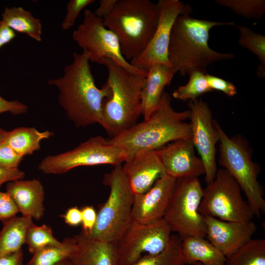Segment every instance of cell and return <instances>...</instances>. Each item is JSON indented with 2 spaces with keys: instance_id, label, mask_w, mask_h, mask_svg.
I'll list each match as a JSON object with an SVG mask.
<instances>
[{
  "instance_id": "obj_17",
  "label": "cell",
  "mask_w": 265,
  "mask_h": 265,
  "mask_svg": "<svg viewBox=\"0 0 265 265\" xmlns=\"http://www.w3.org/2000/svg\"><path fill=\"white\" fill-rule=\"evenodd\" d=\"M207 240L226 257L232 254L256 232L252 221H228L211 216H204Z\"/></svg>"
},
{
  "instance_id": "obj_33",
  "label": "cell",
  "mask_w": 265,
  "mask_h": 265,
  "mask_svg": "<svg viewBox=\"0 0 265 265\" xmlns=\"http://www.w3.org/2000/svg\"><path fill=\"white\" fill-rule=\"evenodd\" d=\"M95 1L94 0H70L67 4V12L61 26L63 30L73 27L81 10Z\"/></svg>"
},
{
  "instance_id": "obj_36",
  "label": "cell",
  "mask_w": 265,
  "mask_h": 265,
  "mask_svg": "<svg viewBox=\"0 0 265 265\" xmlns=\"http://www.w3.org/2000/svg\"><path fill=\"white\" fill-rule=\"evenodd\" d=\"M206 75L208 85L212 91H221L229 97H233L237 94V87L232 82L207 73Z\"/></svg>"
},
{
  "instance_id": "obj_8",
  "label": "cell",
  "mask_w": 265,
  "mask_h": 265,
  "mask_svg": "<svg viewBox=\"0 0 265 265\" xmlns=\"http://www.w3.org/2000/svg\"><path fill=\"white\" fill-rule=\"evenodd\" d=\"M241 191L236 180L225 169H217L214 179L203 189L199 212L204 216L223 221L252 220L254 215L242 198Z\"/></svg>"
},
{
  "instance_id": "obj_27",
  "label": "cell",
  "mask_w": 265,
  "mask_h": 265,
  "mask_svg": "<svg viewBox=\"0 0 265 265\" xmlns=\"http://www.w3.org/2000/svg\"><path fill=\"white\" fill-rule=\"evenodd\" d=\"M74 238H66L57 246L44 247L34 254L27 265H55L59 262L68 259L76 248Z\"/></svg>"
},
{
  "instance_id": "obj_45",
  "label": "cell",
  "mask_w": 265,
  "mask_h": 265,
  "mask_svg": "<svg viewBox=\"0 0 265 265\" xmlns=\"http://www.w3.org/2000/svg\"><path fill=\"white\" fill-rule=\"evenodd\" d=\"M55 265H72L69 261L68 259H66L65 260H63L57 264H56Z\"/></svg>"
},
{
  "instance_id": "obj_32",
  "label": "cell",
  "mask_w": 265,
  "mask_h": 265,
  "mask_svg": "<svg viewBox=\"0 0 265 265\" xmlns=\"http://www.w3.org/2000/svg\"><path fill=\"white\" fill-rule=\"evenodd\" d=\"M215 2L248 19H259L265 12V0H215Z\"/></svg>"
},
{
  "instance_id": "obj_22",
  "label": "cell",
  "mask_w": 265,
  "mask_h": 265,
  "mask_svg": "<svg viewBox=\"0 0 265 265\" xmlns=\"http://www.w3.org/2000/svg\"><path fill=\"white\" fill-rule=\"evenodd\" d=\"M181 251L184 265H225L226 257L205 238H182Z\"/></svg>"
},
{
  "instance_id": "obj_41",
  "label": "cell",
  "mask_w": 265,
  "mask_h": 265,
  "mask_svg": "<svg viewBox=\"0 0 265 265\" xmlns=\"http://www.w3.org/2000/svg\"><path fill=\"white\" fill-rule=\"evenodd\" d=\"M118 0H101L98 7L93 12L99 18H103L109 14Z\"/></svg>"
},
{
  "instance_id": "obj_34",
  "label": "cell",
  "mask_w": 265,
  "mask_h": 265,
  "mask_svg": "<svg viewBox=\"0 0 265 265\" xmlns=\"http://www.w3.org/2000/svg\"><path fill=\"white\" fill-rule=\"evenodd\" d=\"M24 157L18 154L7 143L0 142V167L5 169L17 168Z\"/></svg>"
},
{
  "instance_id": "obj_5",
  "label": "cell",
  "mask_w": 265,
  "mask_h": 265,
  "mask_svg": "<svg viewBox=\"0 0 265 265\" xmlns=\"http://www.w3.org/2000/svg\"><path fill=\"white\" fill-rule=\"evenodd\" d=\"M159 17L158 3L150 0H118L103 19L105 26L117 36L123 56L131 60L149 43Z\"/></svg>"
},
{
  "instance_id": "obj_40",
  "label": "cell",
  "mask_w": 265,
  "mask_h": 265,
  "mask_svg": "<svg viewBox=\"0 0 265 265\" xmlns=\"http://www.w3.org/2000/svg\"><path fill=\"white\" fill-rule=\"evenodd\" d=\"M61 216L64 222L69 226H77L81 224V209L77 207L69 208Z\"/></svg>"
},
{
  "instance_id": "obj_46",
  "label": "cell",
  "mask_w": 265,
  "mask_h": 265,
  "mask_svg": "<svg viewBox=\"0 0 265 265\" xmlns=\"http://www.w3.org/2000/svg\"><path fill=\"white\" fill-rule=\"evenodd\" d=\"M194 265H203L200 263H197L195 264Z\"/></svg>"
},
{
  "instance_id": "obj_16",
  "label": "cell",
  "mask_w": 265,
  "mask_h": 265,
  "mask_svg": "<svg viewBox=\"0 0 265 265\" xmlns=\"http://www.w3.org/2000/svg\"><path fill=\"white\" fill-rule=\"evenodd\" d=\"M155 151L169 176L177 179L205 175L203 161L196 156L191 138L170 142Z\"/></svg>"
},
{
  "instance_id": "obj_21",
  "label": "cell",
  "mask_w": 265,
  "mask_h": 265,
  "mask_svg": "<svg viewBox=\"0 0 265 265\" xmlns=\"http://www.w3.org/2000/svg\"><path fill=\"white\" fill-rule=\"evenodd\" d=\"M141 93L142 115L146 119L158 106L164 88L170 85L176 72L169 65L155 63L147 70Z\"/></svg>"
},
{
  "instance_id": "obj_18",
  "label": "cell",
  "mask_w": 265,
  "mask_h": 265,
  "mask_svg": "<svg viewBox=\"0 0 265 265\" xmlns=\"http://www.w3.org/2000/svg\"><path fill=\"white\" fill-rule=\"evenodd\" d=\"M122 165L134 195L148 191L156 181L166 175L155 151H142L127 159Z\"/></svg>"
},
{
  "instance_id": "obj_25",
  "label": "cell",
  "mask_w": 265,
  "mask_h": 265,
  "mask_svg": "<svg viewBox=\"0 0 265 265\" xmlns=\"http://www.w3.org/2000/svg\"><path fill=\"white\" fill-rule=\"evenodd\" d=\"M49 131L40 132L33 127H19L7 132L3 139L15 152L21 156L32 155L40 147V142L53 136Z\"/></svg>"
},
{
  "instance_id": "obj_43",
  "label": "cell",
  "mask_w": 265,
  "mask_h": 265,
  "mask_svg": "<svg viewBox=\"0 0 265 265\" xmlns=\"http://www.w3.org/2000/svg\"><path fill=\"white\" fill-rule=\"evenodd\" d=\"M16 37L15 32L0 21V49Z\"/></svg>"
},
{
  "instance_id": "obj_20",
  "label": "cell",
  "mask_w": 265,
  "mask_h": 265,
  "mask_svg": "<svg viewBox=\"0 0 265 265\" xmlns=\"http://www.w3.org/2000/svg\"><path fill=\"white\" fill-rule=\"evenodd\" d=\"M6 191L9 194L22 216L35 220L44 215L45 192L41 182L37 179L18 180L7 183Z\"/></svg>"
},
{
  "instance_id": "obj_6",
  "label": "cell",
  "mask_w": 265,
  "mask_h": 265,
  "mask_svg": "<svg viewBox=\"0 0 265 265\" xmlns=\"http://www.w3.org/2000/svg\"><path fill=\"white\" fill-rule=\"evenodd\" d=\"M219 136V164L236 180L254 216L265 212L262 187L258 180L259 167L253 161L247 141L241 136L229 137L214 120Z\"/></svg>"
},
{
  "instance_id": "obj_13",
  "label": "cell",
  "mask_w": 265,
  "mask_h": 265,
  "mask_svg": "<svg viewBox=\"0 0 265 265\" xmlns=\"http://www.w3.org/2000/svg\"><path fill=\"white\" fill-rule=\"evenodd\" d=\"M157 3L159 17L155 33L143 51L130 62L135 67L146 72L155 63L170 65L168 50L174 23L179 15L190 14L192 11L189 4L179 0H160Z\"/></svg>"
},
{
  "instance_id": "obj_7",
  "label": "cell",
  "mask_w": 265,
  "mask_h": 265,
  "mask_svg": "<svg viewBox=\"0 0 265 265\" xmlns=\"http://www.w3.org/2000/svg\"><path fill=\"white\" fill-rule=\"evenodd\" d=\"M103 183L110 188L108 197L99 209L93 229L83 232L94 239L118 243L131 221L134 194L121 165L106 174Z\"/></svg>"
},
{
  "instance_id": "obj_29",
  "label": "cell",
  "mask_w": 265,
  "mask_h": 265,
  "mask_svg": "<svg viewBox=\"0 0 265 265\" xmlns=\"http://www.w3.org/2000/svg\"><path fill=\"white\" fill-rule=\"evenodd\" d=\"M239 33L238 44L255 54L260 64L257 67V75L260 78L265 77V36L252 30L244 25H237Z\"/></svg>"
},
{
  "instance_id": "obj_26",
  "label": "cell",
  "mask_w": 265,
  "mask_h": 265,
  "mask_svg": "<svg viewBox=\"0 0 265 265\" xmlns=\"http://www.w3.org/2000/svg\"><path fill=\"white\" fill-rule=\"evenodd\" d=\"M225 265H265V239L251 238L226 257Z\"/></svg>"
},
{
  "instance_id": "obj_9",
  "label": "cell",
  "mask_w": 265,
  "mask_h": 265,
  "mask_svg": "<svg viewBox=\"0 0 265 265\" xmlns=\"http://www.w3.org/2000/svg\"><path fill=\"white\" fill-rule=\"evenodd\" d=\"M203 188L198 178L177 179L163 219L181 238L206 237L204 216L199 212Z\"/></svg>"
},
{
  "instance_id": "obj_3",
  "label": "cell",
  "mask_w": 265,
  "mask_h": 265,
  "mask_svg": "<svg viewBox=\"0 0 265 265\" xmlns=\"http://www.w3.org/2000/svg\"><path fill=\"white\" fill-rule=\"evenodd\" d=\"M235 26L233 22L200 20L189 14L179 15L173 25L168 50L171 66L181 76L194 71L206 73L207 67L214 62L232 59L231 53H221L210 48L209 32L212 27Z\"/></svg>"
},
{
  "instance_id": "obj_14",
  "label": "cell",
  "mask_w": 265,
  "mask_h": 265,
  "mask_svg": "<svg viewBox=\"0 0 265 265\" xmlns=\"http://www.w3.org/2000/svg\"><path fill=\"white\" fill-rule=\"evenodd\" d=\"M191 138L202 159L207 184L215 178L217 172L216 145L219 136L208 104L202 99L188 101Z\"/></svg>"
},
{
  "instance_id": "obj_10",
  "label": "cell",
  "mask_w": 265,
  "mask_h": 265,
  "mask_svg": "<svg viewBox=\"0 0 265 265\" xmlns=\"http://www.w3.org/2000/svg\"><path fill=\"white\" fill-rule=\"evenodd\" d=\"M126 159L121 147L97 135L71 150L46 157L39 163L38 169L45 174H62L80 166L121 165Z\"/></svg>"
},
{
  "instance_id": "obj_12",
  "label": "cell",
  "mask_w": 265,
  "mask_h": 265,
  "mask_svg": "<svg viewBox=\"0 0 265 265\" xmlns=\"http://www.w3.org/2000/svg\"><path fill=\"white\" fill-rule=\"evenodd\" d=\"M172 231L162 218L149 223L131 221L117 243V265H133L146 254L156 255L167 246Z\"/></svg>"
},
{
  "instance_id": "obj_11",
  "label": "cell",
  "mask_w": 265,
  "mask_h": 265,
  "mask_svg": "<svg viewBox=\"0 0 265 265\" xmlns=\"http://www.w3.org/2000/svg\"><path fill=\"white\" fill-rule=\"evenodd\" d=\"M72 38L86 53L89 61L104 65L105 59L109 58L132 73H147L127 61L122 54L117 36L105 26L102 18L90 10H84L83 22L73 31Z\"/></svg>"
},
{
  "instance_id": "obj_2",
  "label": "cell",
  "mask_w": 265,
  "mask_h": 265,
  "mask_svg": "<svg viewBox=\"0 0 265 265\" xmlns=\"http://www.w3.org/2000/svg\"><path fill=\"white\" fill-rule=\"evenodd\" d=\"M190 114L189 109L175 111L170 96L164 91L148 118L107 141L124 150L126 160L140 151H156L170 142L191 138L190 125L186 122Z\"/></svg>"
},
{
  "instance_id": "obj_15",
  "label": "cell",
  "mask_w": 265,
  "mask_h": 265,
  "mask_svg": "<svg viewBox=\"0 0 265 265\" xmlns=\"http://www.w3.org/2000/svg\"><path fill=\"white\" fill-rule=\"evenodd\" d=\"M177 179L165 175L158 179L146 192L134 195L131 221L146 224L163 218Z\"/></svg>"
},
{
  "instance_id": "obj_37",
  "label": "cell",
  "mask_w": 265,
  "mask_h": 265,
  "mask_svg": "<svg viewBox=\"0 0 265 265\" xmlns=\"http://www.w3.org/2000/svg\"><path fill=\"white\" fill-rule=\"evenodd\" d=\"M27 106L17 101H9L0 96V114L8 112L13 115H19L26 112Z\"/></svg>"
},
{
  "instance_id": "obj_39",
  "label": "cell",
  "mask_w": 265,
  "mask_h": 265,
  "mask_svg": "<svg viewBox=\"0 0 265 265\" xmlns=\"http://www.w3.org/2000/svg\"><path fill=\"white\" fill-rule=\"evenodd\" d=\"M25 173L17 168L5 169L0 167V187L4 183L24 179Z\"/></svg>"
},
{
  "instance_id": "obj_30",
  "label": "cell",
  "mask_w": 265,
  "mask_h": 265,
  "mask_svg": "<svg viewBox=\"0 0 265 265\" xmlns=\"http://www.w3.org/2000/svg\"><path fill=\"white\" fill-rule=\"evenodd\" d=\"M206 73L200 71L191 73L188 82L175 89L172 93L173 97L182 101H193L212 91L207 81Z\"/></svg>"
},
{
  "instance_id": "obj_4",
  "label": "cell",
  "mask_w": 265,
  "mask_h": 265,
  "mask_svg": "<svg viewBox=\"0 0 265 265\" xmlns=\"http://www.w3.org/2000/svg\"><path fill=\"white\" fill-rule=\"evenodd\" d=\"M104 65L110 94L104 101L102 126L112 137L135 125L142 115L141 93L147 74L130 72L109 58Z\"/></svg>"
},
{
  "instance_id": "obj_42",
  "label": "cell",
  "mask_w": 265,
  "mask_h": 265,
  "mask_svg": "<svg viewBox=\"0 0 265 265\" xmlns=\"http://www.w3.org/2000/svg\"><path fill=\"white\" fill-rule=\"evenodd\" d=\"M24 254L21 249L0 258V265H23Z\"/></svg>"
},
{
  "instance_id": "obj_23",
  "label": "cell",
  "mask_w": 265,
  "mask_h": 265,
  "mask_svg": "<svg viewBox=\"0 0 265 265\" xmlns=\"http://www.w3.org/2000/svg\"><path fill=\"white\" fill-rule=\"evenodd\" d=\"M0 230V258L22 249L26 233L33 223L28 216H15L2 222Z\"/></svg>"
},
{
  "instance_id": "obj_28",
  "label": "cell",
  "mask_w": 265,
  "mask_h": 265,
  "mask_svg": "<svg viewBox=\"0 0 265 265\" xmlns=\"http://www.w3.org/2000/svg\"><path fill=\"white\" fill-rule=\"evenodd\" d=\"M182 238L171 235L166 247L156 255L146 254L133 265H185L181 251Z\"/></svg>"
},
{
  "instance_id": "obj_19",
  "label": "cell",
  "mask_w": 265,
  "mask_h": 265,
  "mask_svg": "<svg viewBox=\"0 0 265 265\" xmlns=\"http://www.w3.org/2000/svg\"><path fill=\"white\" fill-rule=\"evenodd\" d=\"M73 237L76 246L68 258L72 265H117V243L91 238L83 231Z\"/></svg>"
},
{
  "instance_id": "obj_1",
  "label": "cell",
  "mask_w": 265,
  "mask_h": 265,
  "mask_svg": "<svg viewBox=\"0 0 265 265\" xmlns=\"http://www.w3.org/2000/svg\"><path fill=\"white\" fill-rule=\"evenodd\" d=\"M73 61L64 69L63 75L48 80L59 90L58 102L68 119L77 127L103 124V105L110 94L106 82L96 85L86 53H74Z\"/></svg>"
},
{
  "instance_id": "obj_38",
  "label": "cell",
  "mask_w": 265,
  "mask_h": 265,
  "mask_svg": "<svg viewBox=\"0 0 265 265\" xmlns=\"http://www.w3.org/2000/svg\"><path fill=\"white\" fill-rule=\"evenodd\" d=\"M81 224L82 231L86 233L90 232L95 226L97 212L92 206H86L81 209Z\"/></svg>"
},
{
  "instance_id": "obj_31",
  "label": "cell",
  "mask_w": 265,
  "mask_h": 265,
  "mask_svg": "<svg viewBox=\"0 0 265 265\" xmlns=\"http://www.w3.org/2000/svg\"><path fill=\"white\" fill-rule=\"evenodd\" d=\"M26 243L29 252L33 254L44 247L61 245L62 241L54 237L50 226L45 224L37 226L32 223L27 230Z\"/></svg>"
},
{
  "instance_id": "obj_35",
  "label": "cell",
  "mask_w": 265,
  "mask_h": 265,
  "mask_svg": "<svg viewBox=\"0 0 265 265\" xmlns=\"http://www.w3.org/2000/svg\"><path fill=\"white\" fill-rule=\"evenodd\" d=\"M18 212V209L9 194L0 190V221L3 222L14 217Z\"/></svg>"
},
{
  "instance_id": "obj_24",
  "label": "cell",
  "mask_w": 265,
  "mask_h": 265,
  "mask_svg": "<svg viewBox=\"0 0 265 265\" xmlns=\"http://www.w3.org/2000/svg\"><path fill=\"white\" fill-rule=\"evenodd\" d=\"M1 20L14 31L25 34L37 42L42 41V25L30 11L21 6L6 7Z\"/></svg>"
},
{
  "instance_id": "obj_44",
  "label": "cell",
  "mask_w": 265,
  "mask_h": 265,
  "mask_svg": "<svg viewBox=\"0 0 265 265\" xmlns=\"http://www.w3.org/2000/svg\"><path fill=\"white\" fill-rule=\"evenodd\" d=\"M7 133V131L0 128V142L4 139Z\"/></svg>"
}]
</instances>
